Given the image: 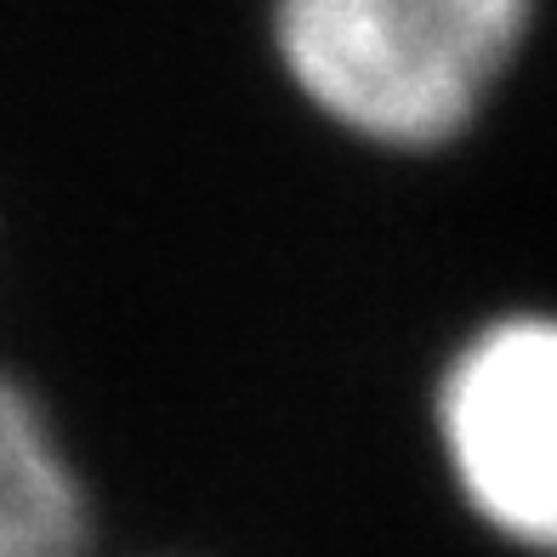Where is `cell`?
Instances as JSON below:
<instances>
[{"mask_svg": "<svg viewBox=\"0 0 557 557\" xmlns=\"http://www.w3.org/2000/svg\"><path fill=\"white\" fill-rule=\"evenodd\" d=\"M541 0H268L296 103L370 154H444L495 109Z\"/></svg>", "mask_w": 557, "mask_h": 557, "instance_id": "cell-1", "label": "cell"}, {"mask_svg": "<svg viewBox=\"0 0 557 557\" xmlns=\"http://www.w3.org/2000/svg\"><path fill=\"white\" fill-rule=\"evenodd\" d=\"M433 444L467 518L523 557H557V313L506 308L449 347Z\"/></svg>", "mask_w": 557, "mask_h": 557, "instance_id": "cell-2", "label": "cell"}, {"mask_svg": "<svg viewBox=\"0 0 557 557\" xmlns=\"http://www.w3.org/2000/svg\"><path fill=\"white\" fill-rule=\"evenodd\" d=\"M91 495L46 404L0 370V557H86Z\"/></svg>", "mask_w": 557, "mask_h": 557, "instance_id": "cell-3", "label": "cell"}]
</instances>
